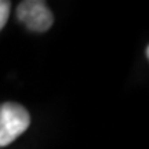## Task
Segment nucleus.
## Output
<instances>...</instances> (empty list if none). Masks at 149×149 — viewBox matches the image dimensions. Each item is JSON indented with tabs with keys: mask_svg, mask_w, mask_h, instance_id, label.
<instances>
[{
	"mask_svg": "<svg viewBox=\"0 0 149 149\" xmlns=\"http://www.w3.org/2000/svg\"><path fill=\"white\" fill-rule=\"evenodd\" d=\"M18 19L33 32H46L54 22V17L47 4L40 0H26L17 8Z\"/></svg>",
	"mask_w": 149,
	"mask_h": 149,
	"instance_id": "obj_2",
	"label": "nucleus"
},
{
	"mask_svg": "<svg viewBox=\"0 0 149 149\" xmlns=\"http://www.w3.org/2000/svg\"><path fill=\"white\" fill-rule=\"evenodd\" d=\"M10 15V1L0 0V31L3 29Z\"/></svg>",
	"mask_w": 149,
	"mask_h": 149,
	"instance_id": "obj_3",
	"label": "nucleus"
},
{
	"mask_svg": "<svg viewBox=\"0 0 149 149\" xmlns=\"http://www.w3.org/2000/svg\"><path fill=\"white\" fill-rule=\"evenodd\" d=\"M31 124V116L25 108L15 102L0 105V146L15 141Z\"/></svg>",
	"mask_w": 149,
	"mask_h": 149,
	"instance_id": "obj_1",
	"label": "nucleus"
}]
</instances>
